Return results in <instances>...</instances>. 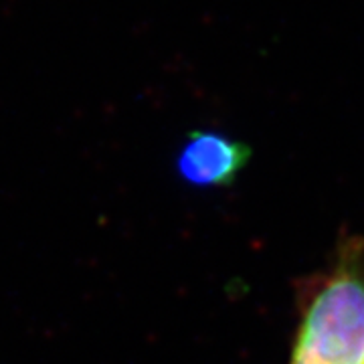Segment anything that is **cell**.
<instances>
[{"mask_svg": "<svg viewBox=\"0 0 364 364\" xmlns=\"http://www.w3.org/2000/svg\"><path fill=\"white\" fill-rule=\"evenodd\" d=\"M289 364H364V241L350 237L314 287Z\"/></svg>", "mask_w": 364, "mask_h": 364, "instance_id": "1", "label": "cell"}, {"mask_svg": "<svg viewBox=\"0 0 364 364\" xmlns=\"http://www.w3.org/2000/svg\"><path fill=\"white\" fill-rule=\"evenodd\" d=\"M253 158L243 140L215 130H188L176 154V172L182 182L198 188H227Z\"/></svg>", "mask_w": 364, "mask_h": 364, "instance_id": "2", "label": "cell"}]
</instances>
